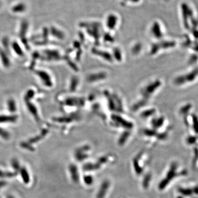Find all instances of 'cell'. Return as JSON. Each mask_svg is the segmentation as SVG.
Masks as SVG:
<instances>
[{
    "label": "cell",
    "instance_id": "cell-1",
    "mask_svg": "<svg viewBox=\"0 0 198 198\" xmlns=\"http://www.w3.org/2000/svg\"><path fill=\"white\" fill-rule=\"evenodd\" d=\"M107 23H108V27L109 28H114V26H116L117 23V17H115L114 15H111L107 19Z\"/></svg>",
    "mask_w": 198,
    "mask_h": 198
},
{
    "label": "cell",
    "instance_id": "cell-2",
    "mask_svg": "<svg viewBox=\"0 0 198 198\" xmlns=\"http://www.w3.org/2000/svg\"><path fill=\"white\" fill-rule=\"evenodd\" d=\"M180 192L186 196H190L193 193V190L190 189H180Z\"/></svg>",
    "mask_w": 198,
    "mask_h": 198
},
{
    "label": "cell",
    "instance_id": "cell-3",
    "mask_svg": "<svg viewBox=\"0 0 198 198\" xmlns=\"http://www.w3.org/2000/svg\"><path fill=\"white\" fill-rule=\"evenodd\" d=\"M193 192L196 194H198V185L194 188Z\"/></svg>",
    "mask_w": 198,
    "mask_h": 198
}]
</instances>
